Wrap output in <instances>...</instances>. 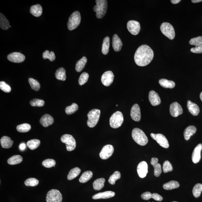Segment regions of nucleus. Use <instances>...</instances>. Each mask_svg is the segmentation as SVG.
Wrapping results in <instances>:
<instances>
[{
	"instance_id": "nucleus-1",
	"label": "nucleus",
	"mask_w": 202,
	"mask_h": 202,
	"mask_svg": "<svg viewBox=\"0 0 202 202\" xmlns=\"http://www.w3.org/2000/svg\"><path fill=\"white\" fill-rule=\"evenodd\" d=\"M154 56L152 49L147 45H144L137 49L134 54V60L137 65L145 66L150 63Z\"/></svg>"
},
{
	"instance_id": "nucleus-2",
	"label": "nucleus",
	"mask_w": 202,
	"mask_h": 202,
	"mask_svg": "<svg viewBox=\"0 0 202 202\" xmlns=\"http://www.w3.org/2000/svg\"><path fill=\"white\" fill-rule=\"evenodd\" d=\"M95 1L96 5L94 7L93 10L96 13V16L97 19H102L107 13V1L106 0H96Z\"/></svg>"
},
{
	"instance_id": "nucleus-3",
	"label": "nucleus",
	"mask_w": 202,
	"mask_h": 202,
	"mask_svg": "<svg viewBox=\"0 0 202 202\" xmlns=\"http://www.w3.org/2000/svg\"><path fill=\"white\" fill-rule=\"evenodd\" d=\"M132 137L135 142L141 146H145L148 142V138L142 130L135 128L132 132Z\"/></svg>"
},
{
	"instance_id": "nucleus-4",
	"label": "nucleus",
	"mask_w": 202,
	"mask_h": 202,
	"mask_svg": "<svg viewBox=\"0 0 202 202\" xmlns=\"http://www.w3.org/2000/svg\"><path fill=\"white\" fill-rule=\"evenodd\" d=\"M101 111L99 109H93L88 113V120L87 122L88 126L90 128H93L97 125L99 121Z\"/></svg>"
},
{
	"instance_id": "nucleus-5",
	"label": "nucleus",
	"mask_w": 202,
	"mask_h": 202,
	"mask_svg": "<svg viewBox=\"0 0 202 202\" xmlns=\"http://www.w3.org/2000/svg\"><path fill=\"white\" fill-rule=\"evenodd\" d=\"M81 16L79 11L74 12L70 15L68 23V30H72L79 26L81 23Z\"/></svg>"
},
{
	"instance_id": "nucleus-6",
	"label": "nucleus",
	"mask_w": 202,
	"mask_h": 202,
	"mask_svg": "<svg viewBox=\"0 0 202 202\" xmlns=\"http://www.w3.org/2000/svg\"><path fill=\"white\" fill-rule=\"evenodd\" d=\"M110 125L112 128H117L120 127L123 121L122 113L120 111H117L112 115L110 119Z\"/></svg>"
},
{
	"instance_id": "nucleus-7",
	"label": "nucleus",
	"mask_w": 202,
	"mask_h": 202,
	"mask_svg": "<svg viewBox=\"0 0 202 202\" xmlns=\"http://www.w3.org/2000/svg\"><path fill=\"white\" fill-rule=\"evenodd\" d=\"M161 30L163 34L170 40H172L175 36V31L173 26L168 23H162L160 27Z\"/></svg>"
},
{
	"instance_id": "nucleus-8",
	"label": "nucleus",
	"mask_w": 202,
	"mask_h": 202,
	"mask_svg": "<svg viewBox=\"0 0 202 202\" xmlns=\"http://www.w3.org/2000/svg\"><path fill=\"white\" fill-rule=\"evenodd\" d=\"M61 140L66 145L67 150L68 151H72L75 149L76 147V142L75 139L71 135L66 134L62 136Z\"/></svg>"
},
{
	"instance_id": "nucleus-9",
	"label": "nucleus",
	"mask_w": 202,
	"mask_h": 202,
	"mask_svg": "<svg viewBox=\"0 0 202 202\" xmlns=\"http://www.w3.org/2000/svg\"><path fill=\"white\" fill-rule=\"evenodd\" d=\"M62 195L58 190L52 189L47 194L46 202H62Z\"/></svg>"
},
{
	"instance_id": "nucleus-10",
	"label": "nucleus",
	"mask_w": 202,
	"mask_h": 202,
	"mask_svg": "<svg viewBox=\"0 0 202 202\" xmlns=\"http://www.w3.org/2000/svg\"><path fill=\"white\" fill-rule=\"evenodd\" d=\"M150 136L154 140L156 141L160 146L165 148H169V145L167 139L164 135L161 134H156L151 133Z\"/></svg>"
},
{
	"instance_id": "nucleus-11",
	"label": "nucleus",
	"mask_w": 202,
	"mask_h": 202,
	"mask_svg": "<svg viewBox=\"0 0 202 202\" xmlns=\"http://www.w3.org/2000/svg\"><path fill=\"white\" fill-rule=\"evenodd\" d=\"M127 28L129 32L134 35H138L140 30V23L135 20H130L127 23Z\"/></svg>"
},
{
	"instance_id": "nucleus-12",
	"label": "nucleus",
	"mask_w": 202,
	"mask_h": 202,
	"mask_svg": "<svg viewBox=\"0 0 202 202\" xmlns=\"http://www.w3.org/2000/svg\"><path fill=\"white\" fill-rule=\"evenodd\" d=\"M114 152L113 146L110 145L104 146L100 153V156L102 159L106 160L112 156Z\"/></svg>"
},
{
	"instance_id": "nucleus-13",
	"label": "nucleus",
	"mask_w": 202,
	"mask_h": 202,
	"mask_svg": "<svg viewBox=\"0 0 202 202\" xmlns=\"http://www.w3.org/2000/svg\"><path fill=\"white\" fill-rule=\"evenodd\" d=\"M114 75L111 71L106 72L103 74L101 78V81L104 85L109 86L113 83Z\"/></svg>"
},
{
	"instance_id": "nucleus-14",
	"label": "nucleus",
	"mask_w": 202,
	"mask_h": 202,
	"mask_svg": "<svg viewBox=\"0 0 202 202\" xmlns=\"http://www.w3.org/2000/svg\"><path fill=\"white\" fill-rule=\"evenodd\" d=\"M170 111V114L172 117H176L182 114L183 113V109L179 103L175 102L171 104Z\"/></svg>"
},
{
	"instance_id": "nucleus-15",
	"label": "nucleus",
	"mask_w": 202,
	"mask_h": 202,
	"mask_svg": "<svg viewBox=\"0 0 202 202\" xmlns=\"http://www.w3.org/2000/svg\"><path fill=\"white\" fill-rule=\"evenodd\" d=\"M9 61L16 63H20L24 61L25 57L24 55L19 52H14L10 54L7 56Z\"/></svg>"
},
{
	"instance_id": "nucleus-16",
	"label": "nucleus",
	"mask_w": 202,
	"mask_h": 202,
	"mask_svg": "<svg viewBox=\"0 0 202 202\" xmlns=\"http://www.w3.org/2000/svg\"><path fill=\"white\" fill-rule=\"evenodd\" d=\"M137 172L140 178L146 177L148 172V165L146 162L143 161L140 163L137 167Z\"/></svg>"
},
{
	"instance_id": "nucleus-17",
	"label": "nucleus",
	"mask_w": 202,
	"mask_h": 202,
	"mask_svg": "<svg viewBox=\"0 0 202 202\" xmlns=\"http://www.w3.org/2000/svg\"><path fill=\"white\" fill-rule=\"evenodd\" d=\"M131 117L133 120L139 122L141 119V113L140 107L137 104H134L131 108Z\"/></svg>"
},
{
	"instance_id": "nucleus-18",
	"label": "nucleus",
	"mask_w": 202,
	"mask_h": 202,
	"mask_svg": "<svg viewBox=\"0 0 202 202\" xmlns=\"http://www.w3.org/2000/svg\"><path fill=\"white\" fill-rule=\"evenodd\" d=\"M202 150V144H200L198 145L194 149L192 154V161L195 164L199 162L201 160V151Z\"/></svg>"
},
{
	"instance_id": "nucleus-19",
	"label": "nucleus",
	"mask_w": 202,
	"mask_h": 202,
	"mask_svg": "<svg viewBox=\"0 0 202 202\" xmlns=\"http://www.w3.org/2000/svg\"><path fill=\"white\" fill-rule=\"evenodd\" d=\"M149 99L151 104L153 106L159 105L161 102L159 96L154 91H150L149 95Z\"/></svg>"
},
{
	"instance_id": "nucleus-20",
	"label": "nucleus",
	"mask_w": 202,
	"mask_h": 202,
	"mask_svg": "<svg viewBox=\"0 0 202 202\" xmlns=\"http://www.w3.org/2000/svg\"><path fill=\"white\" fill-rule=\"evenodd\" d=\"M158 160L156 158H153L151 160L150 163L154 168V175L156 177L160 176L162 173L161 166V164L158 163Z\"/></svg>"
},
{
	"instance_id": "nucleus-21",
	"label": "nucleus",
	"mask_w": 202,
	"mask_h": 202,
	"mask_svg": "<svg viewBox=\"0 0 202 202\" xmlns=\"http://www.w3.org/2000/svg\"><path fill=\"white\" fill-rule=\"evenodd\" d=\"M112 43L113 48L115 52H119L121 50L123 46V43L120 38L117 34L113 35Z\"/></svg>"
},
{
	"instance_id": "nucleus-22",
	"label": "nucleus",
	"mask_w": 202,
	"mask_h": 202,
	"mask_svg": "<svg viewBox=\"0 0 202 202\" xmlns=\"http://www.w3.org/2000/svg\"><path fill=\"white\" fill-rule=\"evenodd\" d=\"M54 119L52 116L49 114H45L41 117L40 123L43 127H47L52 125L54 123Z\"/></svg>"
},
{
	"instance_id": "nucleus-23",
	"label": "nucleus",
	"mask_w": 202,
	"mask_h": 202,
	"mask_svg": "<svg viewBox=\"0 0 202 202\" xmlns=\"http://www.w3.org/2000/svg\"><path fill=\"white\" fill-rule=\"evenodd\" d=\"M115 195V193L113 191H105L95 194L93 196V199H107L113 197Z\"/></svg>"
},
{
	"instance_id": "nucleus-24",
	"label": "nucleus",
	"mask_w": 202,
	"mask_h": 202,
	"mask_svg": "<svg viewBox=\"0 0 202 202\" xmlns=\"http://www.w3.org/2000/svg\"><path fill=\"white\" fill-rule=\"evenodd\" d=\"M187 107L188 111L194 116H197L199 112V108L195 103L190 101L187 102Z\"/></svg>"
},
{
	"instance_id": "nucleus-25",
	"label": "nucleus",
	"mask_w": 202,
	"mask_h": 202,
	"mask_svg": "<svg viewBox=\"0 0 202 202\" xmlns=\"http://www.w3.org/2000/svg\"><path fill=\"white\" fill-rule=\"evenodd\" d=\"M197 131V128L196 127L193 125H190L186 128L184 131V138L186 140H188L194 134H195Z\"/></svg>"
},
{
	"instance_id": "nucleus-26",
	"label": "nucleus",
	"mask_w": 202,
	"mask_h": 202,
	"mask_svg": "<svg viewBox=\"0 0 202 202\" xmlns=\"http://www.w3.org/2000/svg\"><path fill=\"white\" fill-rule=\"evenodd\" d=\"M30 13L33 16L40 17L42 13V8L40 4L33 5L30 8Z\"/></svg>"
},
{
	"instance_id": "nucleus-27",
	"label": "nucleus",
	"mask_w": 202,
	"mask_h": 202,
	"mask_svg": "<svg viewBox=\"0 0 202 202\" xmlns=\"http://www.w3.org/2000/svg\"><path fill=\"white\" fill-rule=\"evenodd\" d=\"M0 142L2 147L5 149L10 148L13 144V141L11 140V138L6 136L2 137Z\"/></svg>"
},
{
	"instance_id": "nucleus-28",
	"label": "nucleus",
	"mask_w": 202,
	"mask_h": 202,
	"mask_svg": "<svg viewBox=\"0 0 202 202\" xmlns=\"http://www.w3.org/2000/svg\"><path fill=\"white\" fill-rule=\"evenodd\" d=\"M159 82L161 87L166 89H173L175 86V84L174 81H169L166 79H161Z\"/></svg>"
},
{
	"instance_id": "nucleus-29",
	"label": "nucleus",
	"mask_w": 202,
	"mask_h": 202,
	"mask_svg": "<svg viewBox=\"0 0 202 202\" xmlns=\"http://www.w3.org/2000/svg\"><path fill=\"white\" fill-rule=\"evenodd\" d=\"M105 180L104 178H98L95 180L93 183V187L94 189L96 191H99L104 186Z\"/></svg>"
},
{
	"instance_id": "nucleus-30",
	"label": "nucleus",
	"mask_w": 202,
	"mask_h": 202,
	"mask_svg": "<svg viewBox=\"0 0 202 202\" xmlns=\"http://www.w3.org/2000/svg\"><path fill=\"white\" fill-rule=\"evenodd\" d=\"M179 186L180 184L177 181L172 180L164 184L163 187L165 189L170 190L177 188Z\"/></svg>"
},
{
	"instance_id": "nucleus-31",
	"label": "nucleus",
	"mask_w": 202,
	"mask_h": 202,
	"mask_svg": "<svg viewBox=\"0 0 202 202\" xmlns=\"http://www.w3.org/2000/svg\"><path fill=\"white\" fill-rule=\"evenodd\" d=\"M87 62V58L85 57H83L81 59L78 60L76 65V71L78 72H81L85 67Z\"/></svg>"
},
{
	"instance_id": "nucleus-32",
	"label": "nucleus",
	"mask_w": 202,
	"mask_h": 202,
	"mask_svg": "<svg viewBox=\"0 0 202 202\" xmlns=\"http://www.w3.org/2000/svg\"><path fill=\"white\" fill-rule=\"evenodd\" d=\"M10 25L9 21L6 18L3 14H0V27L3 30H7Z\"/></svg>"
},
{
	"instance_id": "nucleus-33",
	"label": "nucleus",
	"mask_w": 202,
	"mask_h": 202,
	"mask_svg": "<svg viewBox=\"0 0 202 202\" xmlns=\"http://www.w3.org/2000/svg\"><path fill=\"white\" fill-rule=\"evenodd\" d=\"M93 172L90 171L84 172L79 178V181L81 183H85L93 177Z\"/></svg>"
},
{
	"instance_id": "nucleus-34",
	"label": "nucleus",
	"mask_w": 202,
	"mask_h": 202,
	"mask_svg": "<svg viewBox=\"0 0 202 202\" xmlns=\"http://www.w3.org/2000/svg\"><path fill=\"white\" fill-rule=\"evenodd\" d=\"M110 41V40L108 36L106 37L103 40L101 51L104 55H107L109 52Z\"/></svg>"
},
{
	"instance_id": "nucleus-35",
	"label": "nucleus",
	"mask_w": 202,
	"mask_h": 202,
	"mask_svg": "<svg viewBox=\"0 0 202 202\" xmlns=\"http://www.w3.org/2000/svg\"><path fill=\"white\" fill-rule=\"evenodd\" d=\"M56 78L61 81H65L66 78V70L63 68H61L57 70L55 73Z\"/></svg>"
},
{
	"instance_id": "nucleus-36",
	"label": "nucleus",
	"mask_w": 202,
	"mask_h": 202,
	"mask_svg": "<svg viewBox=\"0 0 202 202\" xmlns=\"http://www.w3.org/2000/svg\"><path fill=\"white\" fill-rule=\"evenodd\" d=\"M23 161L22 156L19 155H15L8 159L7 161L8 163L11 165L20 163Z\"/></svg>"
},
{
	"instance_id": "nucleus-37",
	"label": "nucleus",
	"mask_w": 202,
	"mask_h": 202,
	"mask_svg": "<svg viewBox=\"0 0 202 202\" xmlns=\"http://www.w3.org/2000/svg\"><path fill=\"white\" fill-rule=\"evenodd\" d=\"M81 170L78 167H75L70 170L67 176L68 179L70 180L74 179L79 175Z\"/></svg>"
},
{
	"instance_id": "nucleus-38",
	"label": "nucleus",
	"mask_w": 202,
	"mask_h": 202,
	"mask_svg": "<svg viewBox=\"0 0 202 202\" xmlns=\"http://www.w3.org/2000/svg\"><path fill=\"white\" fill-rule=\"evenodd\" d=\"M41 142L38 139H35L29 140L27 143V145L31 150H35L40 145Z\"/></svg>"
},
{
	"instance_id": "nucleus-39",
	"label": "nucleus",
	"mask_w": 202,
	"mask_h": 202,
	"mask_svg": "<svg viewBox=\"0 0 202 202\" xmlns=\"http://www.w3.org/2000/svg\"><path fill=\"white\" fill-rule=\"evenodd\" d=\"M202 191V184L197 183L194 186L193 190V194L194 197L198 198L201 195Z\"/></svg>"
},
{
	"instance_id": "nucleus-40",
	"label": "nucleus",
	"mask_w": 202,
	"mask_h": 202,
	"mask_svg": "<svg viewBox=\"0 0 202 202\" xmlns=\"http://www.w3.org/2000/svg\"><path fill=\"white\" fill-rule=\"evenodd\" d=\"M31 126L28 123H25L18 125L17 129L18 131L20 133H25L28 132L31 129Z\"/></svg>"
},
{
	"instance_id": "nucleus-41",
	"label": "nucleus",
	"mask_w": 202,
	"mask_h": 202,
	"mask_svg": "<svg viewBox=\"0 0 202 202\" xmlns=\"http://www.w3.org/2000/svg\"><path fill=\"white\" fill-rule=\"evenodd\" d=\"M120 172L118 171H116L110 177L108 182L111 185H114L116 181L121 178Z\"/></svg>"
},
{
	"instance_id": "nucleus-42",
	"label": "nucleus",
	"mask_w": 202,
	"mask_h": 202,
	"mask_svg": "<svg viewBox=\"0 0 202 202\" xmlns=\"http://www.w3.org/2000/svg\"><path fill=\"white\" fill-rule=\"evenodd\" d=\"M78 109V105L75 103H73L71 106H68L66 108L65 112L67 114L71 115L75 113Z\"/></svg>"
},
{
	"instance_id": "nucleus-43",
	"label": "nucleus",
	"mask_w": 202,
	"mask_h": 202,
	"mask_svg": "<svg viewBox=\"0 0 202 202\" xmlns=\"http://www.w3.org/2000/svg\"><path fill=\"white\" fill-rule=\"evenodd\" d=\"M29 82L32 89L36 91H38L40 90L41 87L40 84L37 80L32 78H30L29 79Z\"/></svg>"
},
{
	"instance_id": "nucleus-44",
	"label": "nucleus",
	"mask_w": 202,
	"mask_h": 202,
	"mask_svg": "<svg viewBox=\"0 0 202 202\" xmlns=\"http://www.w3.org/2000/svg\"><path fill=\"white\" fill-rule=\"evenodd\" d=\"M43 58L44 59H48L51 62L53 61L56 59V56L53 52H50L49 51L46 50L43 52Z\"/></svg>"
},
{
	"instance_id": "nucleus-45",
	"label": "nucleus",
	"mask_w": 202,
	"mask_h": 202,
	"mask_svg": "<svg viewBox=\"0 0 202 202\" xmlns=\"http://www.w3.org/2000/svg\"><path fill=\"white\" fill-rule=\"evenodd\" d=\"M56 164L55 161L52 159H48L44 160L42 162V166L47 168L52 167H55Z\"/></svg>"
},
{
	"instance_id": "nucleus-46",
	"label": "nucleus",
	"mask_w": 202,
	"mask_h": 202,
	"mask_svg": "<svg viewBox=\"0 0 202 202\" xmlns=\"http://www.w3.org/2000/svg\"><path fill=\"white\" fill-rule=\"evenodd\" d=\"M39 180L34 178H29L25 182V186H35L38 185Z\"/></svg>"
},
{
	"instance_id": "nucleus-47",
	"label": "nucleus",
	"mask_w": 202,
	"mask_h": 202,
	"mask_svg": "<svg viewBox=\"0 0 202 202\" xmlns=\"http://www.w3.org/2000/svg\"><path fill=\"white\" fill-rule=\"evenodd\" d=\"M89 77V74L87 72H84L80 75L79 79V85H82L88 81Z\"/></svg>"
},
{
	"instance_id": "nucleus-48",
	"label": "nucleus",
	"mask_w": 202,
	"mask_h": 202,
	"mask_svg": "<svg viewBox=\"0 0 202 202\" xmlns=\"http://www.w3.org/2000/svg\"><path fill=\"white\" fill-rule=\"evenodd\" d=\"M30 103L32 106L42 107L44 105L45 102L42 100L36 99L30 101Z\"/></svg>"
},
{
	"instance_id": "nucleus-49",
	"label": "nucleus",
	"mask_w": 202,
	"mask_h": 202,
	"mask_svg": "<svg viewBox=\"0 0 202 202\" xmlns=\"http://www.w3.org/2000/svg\"><path fill=\"white\" fill-rule=\"evenodd\" d=\"M162 169L164 173H167V172L172 171L173 168L170 162L168 161H166L163 165Z\"/></svg>"
},
{
	"instance_id": "nucleus-50",
	"label": "nucleus",
	"mask_w": 202,
	"mask_h": 202,
	"mask_svg": "<svg viewBox=\"0 0 202 202\" xmlns=\"http://www.w3.org/2000/svg\"><path fill=\"white\" fill-rule=\"evenodd\" d=\"M189 44L196 46L202 45V36H199L192 38L189 41Z\"/></svg>"
},
{
	"instance_id": "nucleus-51",
	"label": "nucleus",
	"mask_w": 202,
	"mask_h": 202,
	"mask_svg": "<svg viewBox=\"0 0 202 202\" xmlns=\"http://www.w3.org/2000/svg\"><path fill=\"white\" fill-rule=\"evenodd\" d=\"M0 89L5 93H9L11 92V89L10 86L8 85L5 82L1 81L0 82Z\"/></svg>"
},
{
	"instance_id": "nucleus-52",
	"label": "nucleus",
	"mask_w": 202,
	"mask_h": 202,
	"mask_svg": "<svg viewBox=\"0 0 202 202\" xmlns=\"http://www.w3.org/2000/svg\"><path fill=\"white\" fill-rule=\"evenodd\" d=\"M152 194L150 192H146L143 193L141 195V198L145 200H148L150 199H152Z\"/></svg>"
},
{
	"instance_id": "nucleus-53",
	"label": "nucleus",
	"mask_w": 202,
	"mask_h": 202,
	"mask_svg": "<svg viewBox=\"0 0 202 202\" xmlns=\"http://www.w3.org/2000/svg\"><path fill=\"white\" fill-rule=\"evenodd\" d=\"M191 52L194 53L199 54L202 53V45L200 46H196L195 48L191 49Z\"/></svg>"
},
{
	"instance_id": "nucleus-54",
	"label": "nucleus",
	"mask_w": 202,
	"mask_h": 202,
	"mask_svg": "<svg viewBox=\"0 0 202 202\" xmlns=\"http://www.w3.org/2000/svg\"><path fill=\"white\" fill-rule=\"evenodd\" d=\"M152 199H154L155 200L158 201H162L163 199V198L161 196L156 193L152 194Z\"/></svg>"
},
{
	"instance_id": "nucleus-55",
	"label": "nucleus",
	"mask_w": 202,
	"mask_h": 202,
	"mask_svg": "<svg viewBox=\"0 0 202 202\" xmlns=\"http://www.w3.org/2000/svg\"><path fill=\"white\" fill-rule=\"evenodd\" d=\"M19 148L21 151L24 150L26 149V145L24 143H22L19 145Z\"/></svg>"
},
{
	"instance_id": "nucleus-56",
	"label": "nucleus",
	"mask_w": 202,
	"mask_h": 202,
	"mask_svg": "<svg viewBox=\"0 0 202 202\" xmlns=\"http://www.w3.org/2000/svg\"><path fill=\"white\" fill-rule=\"evenodd\" d=\"M181 1L180 0H171V2L172 3L174 4H176L178 3H179V2Z\"/></svg>"
},
{
	"instance_id": "nucleus-57",
	"label": "nucleus",
	"mask_w": 202,
	"mask_h": 202,
	"mask_svg": "<svg viewBox=\"0 0 202 202\" xmlns=\"http://www.w3.org/2000/svg\"><path fill=\"white\" fill-rule=\"evenodd\" d=\"M202 1V0H192L191 2L194 3H200Z\"/></svg>"
},
{
	"instance_id": "nucleus-58",
	"label": "nucleus",
	"mask_w": 202,
	"mask_h": 202,
	"mask_svg": "<svg viewBox=\"0 0 202 202\" xmlns=\"http://www.w3.org/2000/svg\"><path fill=\"white\" fill-rule=\"evenodd\" d=\"M200 98L201 101H202V92H201V93H200Z\"/></svg>"
},
{
	"instance_id": "nucleus-59",
	"label": "nucleus",
	"mask_w": 202,
	"mask_h": 202,
	"mask_svg": "<svg viewBox=\"0 0 202 202\" xmlns=\"http://www.w3.org/2000/svg\"><path fill=\"white\" fill-rule=\"evenodd\" d=\"M177 202V201H173V202Z\"/></svg>"
},
{
	"instance_id": "nucleus-60",
	"label": "nucleus",
	"mask_w": 202,
	"mask_h": 202,
	"mask_svg": "<svg viewBox=\"0 0 202 202\" xmlns=\"http://www.w3.org/2000/svg\"></svg>"
}]
</instances>
